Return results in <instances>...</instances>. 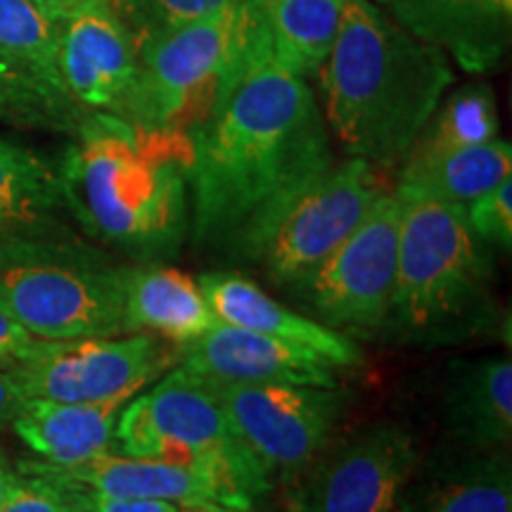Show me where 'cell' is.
Segmentation results:
<instances>
[{"label": "cell", "instance_id": "obj_1", "mask_svg": "<svg viewBox=\"0 0 512 512\" xmlns=\"http://www.w3.org/2000/svg\"><path fill=\"white\" fill-rule=\"evenodd\" d=\"M332 164L316 95L275 60L261 29L238 86L192 136V240L252 259L275 216Z\"/></svg>", "mask_w": 512, "mask_h": 512}, {"label": "cell", "instance_id": "obj_2", "mask_svg": "<svg viewBox=\"0 0 512 512\" xmlns=\"http://www.w3.org/2000/svg\"><path fill=\"white\" fill-rule=\"evenodd\" d=\"M60 174L64 207L88 233L138 261H162L190 233L192 138L88 112Z\"/></svg>", "mask_w": 512, "mask_h": 512}, {"label": "cell", "instance_id": "obj_3", "mask_svg": "<svg viewBox=\"0 0 512 512\" xmlns=\"http://www.w3.org/2000/svg\"><path fill=\"white\" fill-rule=\"evenodd\" d=\"M318 79L325 124L344 152L387 171L411 152L453 69L375 0H349Z\"/></svg>", "mask_w": 512, "mask_h": 512}, {"label": "cell", "instance_id": "obj_4", "mask_svg": "<svg viewBox=\"0 0 512 512\" xmlns=\"http://www.w3.org/2000/svg\"><path fill=\"white\" fill-rule=\"evenodd\" d=\"M394 192L401 204L399 264L382 332L427 349L484 335L498 316L491 247L470 228L463 204Z\"/></svg>", "mask_w": 512, "mask_h": 512}, {"label": "cell", "instance_id": "obj_5", "mask_svg": "<svg viewBox=\"0 0 512 512\" xmlns=\"http://www.w3.org/2000/svg\"><path fill=\"white\" fill-rule=\"evenodd\" d=\"M259 31L252 0H235L147 43L138 50V76L119 117L192 138L238 86Z\"/></svg>", "mask_w": 512, "mask_h": 512}, {"label": "cell", "instance_id": "obj_6", "mask_svg": "<svg viewBox=\"0 0 512 512\" xmlns=\"http://www.w3.org/2000/svg\"><path fill=\"white\" fill-rule=\"evenodd\" d=\"M0 306L50 342L126 335V266L34 235L0 240Z\"/></svg>", "mask_w": 512, "mask_h": 512}, {"label": "cell", "instance_id": "obj_7", "mask_svg": "<svg viewBox=\"0 0 512 512\" xmlns=\"http://www.w3.org/2000/svg\"><path fill=\"white\" fill-rule=\"evenodd\" d=\"M114 451L209 472L247 508L273 484L235 434L209 382L183 363L126 401Z\"/></svg>", "mask_w": 512, "mask_h": 512}, {"label": "cell", "instance_id": "obj_8", "mask_svg": "<svg viewBox=\"0 0 512 512\" xmlns=\"http://www.w3.org/2000/svg\"><path fill=\"white\" fill-rule=\"evenodd\" d=\"M181 361L178 344L152 332H126L62 342L41 339L12 373L27 399L110 403L133 399Z\"/></svg>", "mask_w": 512, "mask_h": 512}, {"label": "cell", "instance_id": "obj_9", "mask_svg": "<svg viewBox=\"0 0 512 512\" xmlns=\"http://www.w3.org/2000/svg\"><path fill=\"white\" fill-rule=\"evenodd\" d=\"M380 192L375 166L354 157L332 164L275 216L252 261L264 266L271 283L297 290L349 238Z\"/></svg>", "mask_w": 512, "mask_h": 512}, {"label": "cell", "instance_id": "obj_10", "mask_svg": "<svg viewBox=\"0 0 512 512\" xmlns=\"http://www.w3.org/2000/svg\"><path fill=\"white\" fill-rule=\"evenodd\" d=\"M399 228V197L384 190L349 238L297 287L320 323L342 335H380L394 297Z\"/></svg>", "mask_w": 512, "mask_h": 512}, {"label": "cell", "instance_id": "obj_11", "mask_svg": "<svg viewBox=\"0 0 512 512\" xmlns=\"http://www.w3.org/2000/svg\"><path fill=\"white\" fill-rule=\"evenodd\" d=\"M207 382L271 482L275 477L290 482L328 448L349 403V394L339 387Z\"/></svg>", "mask_w": 512, "mask_h": 512}, {"label": "cell", "instance_id": "obj_12", "mask_svg": "<svg viewBox=\"0 0 512 512\" xmlns=\"http://www.w3.org/2000/svg\"><path fill=\"white\" fill-rule=\"evenodd\" d=\"M418 465L413 434L382 422L325 448L290 479V512H396L403 486Z\"/></svg>", "mask_w": 512, "mask_h": 512}, {"label": "cell", "instance_id": "obj_13", "mask_svg": "<svg viewBox=\"0 0 512 512\" xmlns=\"http://www.w3.org/2000/svg\"><path fill=\"white\" fill-rule=\"evenodd\" d=\"M57 22V64L86 112H124L138 76V50L110 0H76Z\"/></svg>", "mask_w": 512, "mask_h": 512}, {"label": "cell", "instance_id": "obj_14", "mask_svg": "<svg viewBox=\"0 0 512 512\" xmlns=\"http://www.w3.org/2000/svg\"><path fill=\"white\" fill-rule=\"evenodd\" d=\"M17 467L55 486H74V489H88L105 496L157 498V501L178 505L221 503L247 508L226 484L209 472L166 463L162 458H140L107 451L76 465H50L43 460H29Z\"/></svg>", "mask_w": 512, "mask_h": 512}, {"label": "cell", "instance_id": "obj_15", "mask_svg": "<svg viewBox=\"0 0 512 512\" xmlns=\"http://www.w3.org/2000/svg\"><path fill=\"white\" fill-rule=\"evenodd\" d=\"M183 366L216 382L339 387L335 366L309 349L219 323L181 347Z\"/></svg>", "mask_w": 512, "mask_h": 512}, {"label": "cell", "instance_id": "obj_16", "mask_svg": "<svg viewBox=\"0 0 512 512\" xmlns=\"http://www.w3.org/2000/svg\"><path fill=\"white\" fill-rule=\"evenodd\" d=\"M403 29L451 57L470 74L503 62L510 41L512 0H375Z\"/></svg>", "mask_w": 512, "mask_h": 512}, {"label": "cell", "instance_id": "obj_17", "mask_svg": "<svg viewBox=\"0 0 512 512\" xmlns=\"http://www.w3.org/2000/svg\"><path fill=\"white\" fill-rule=\"evenodd\" d=\"M200 287L214 316L221 323L261 332L292 347L309 349L335 368H354L361 363V349L349 335L328 328L320 320L297 313L261 290L247 275L214 271L200 275Z\"/></svg>", "mask_w": 512, "mask_h": 512}, {"label": "cell", "instance_id": "obj_18", "mask_svg": "<svg viewBox=\"0 0 512 512\" xmlns=\"http://www.w3.org/2000/svg\"><path fill=\"white\" fill-rule=\"evenodd\" d=\"M444 425L463 451L508 453L512 441L510 356L458 358L448 366Z\"/></svg>", "mask_w": 512, "mask_h": 512}, {"label": "cell", "instance_id": "obj_19", "mask_svg": "<svg viewBox=\"0 0 512 512\" xmlns=\"http://www.w3.org/2000/svg\"><path fill=\"white\" fill-rule=\"evenodd\" d=\"M126 320L128 332H152L178 347L221 323L200 280L162 261L126 266Z\"/></svg>", "mask_w": 512, "mask_h": 512}, {"label": "cell", "instance_id": "obj_20", "mask_svg": "<svg viewBox=\"0 0 512 512\" xmlns=\"http://www.w3.org/2000/svg\"><path fill=\"white\" fill-rule=\"evenodd\" d=\"M124 406L126 401L24 399L10 427L43 463L76 465L114 451V432Z\"/></svg>", "mask_w": 512, "mask_h": 512}, {"label": "cell", "instance_id": "obj_21", "mask_svg": "<svg viewBox=\"0 0 512 512\" xmlns=\"http://www.w3.org/2000/svg\"><path fill=\"white\" fill-rule=\"evenodd\" d=\"M399 512H512L508 453L463 451L403 486Z\"/></svg>", "mask_w": 512, "mask_h": 512}, {"label": "cell", "instance_id": "obj_22", "mask_svg": "<svg viewBox=\"0 0 512 512\" xmlns=\"http://www.w3.org/2000/svg\"><path fill=\"white\" fill-rule=\"evenodd\" d=\"M510 176L512 147L508 140L494 138L434 157H406L396 188L465 207Z\"/></svg>", "mask_w": 512, "mask_h": 512}, {"label": "cell", "instance_id": "obj_23", "mask_svg": "<svg viewBox=\"0 0 512 512\" xmlns=\"http://www.w3.org/2000/svg\"><path fill=\"white\" fill-rule=\"evenodd\" d=\"M275 60L297 76L318 74L349 0H252Z\"/></svg>", "mask_w": 512, "mask_h": 512}, {"label": "cell", "instance_id": "obj_24", "mask_svg": "<svg viewBox=\"0 0 512 512\" xmlns=\"http://www.w3.org/2000/svg\"><path fill=\"white\" fill-rule=\"evenodd\" d=\"M62 207L60 174L36 152L0 136V240L36 235Z\"/></svg>", "mask_w": 512, "mask_h": 512}, {"label": "cell", "instance_id": "obj_25", "mask_svg": "<svg viewBox=\"0 0 512 512\" xmlns=\"http://www.w3.org/2000/svg\"><path fill=\"white\" fill-rule=\"evenodd\" d=\"M86 114L64 88L0 55V124L74 136Z\"/></svg>", "mask_w": 512, "mask_h": 512}, {"label": "cell", "instance_id": "obj_26", "mask_svg": "<svg viewBox=\"0 0 512 512\" xmlns=\"http://www.w3.org/2000/svg\"><path fill=\"white\" fill-rule=\"evenodd\" d=\"M498 138V107L486 83H467L446 98L427 119L406 157H434Z\"/></svg>", "mask_w": 512, "mask_h": 512}, {"label": "cell", "instance_id": "obj_27", "mask_svg": "<svg viewBox=\"0 0 512 512\" xmlns=\"http://www.w3.org/2000/svg\"><path fill=\"white\" fill-rule=\"evenodd\" d=\"M0 55L64 88L57 64V22L38 0H0Z\"/></svg>", "mask_w": 512, "mask_h": 512}, {"label": "cell", "instance_id": "obj_28", "mask_svg": "<svg viewBox=\"0 0 512 512\" xmlns=\"http://www.w3.org/2000/svg\"><path fill=\"white\" fill-rule=\"evenodd\" d=\"M230 3L235 0H110L136 50L197 19L214 15Z\"/></svg>", "mask_w": 512, "mask_h": 512}, {"label": "cell", "instance_id": "obj_29", "mask_svg": "<svg viewBox=\"0 0 512 512\" xmlns=\"http://www.w3.org/2000/svg\"><path fill=\"white\" fill-rule=\"evenodd\" d=\"M470 228L484 245L510 254L512 249V176L505 178L477 200L465 204Z\"/></svg>", "mask_w": 512, "mask_h": 512}, {"label": "cell", "instance_id": "obj_30", "mask_svg": "<svg viewBox=\"0 0 512 512\" xmlns=\"http://www.w3.org/2000/svg\"><path fill=\"white\" fill-rule=\"evenodd\" d=\"M3 512H76V508L46 479L17 467L15 486Z\"/></svg>", "mask_w": 512, "mask_h": 512}, {"label": "cell", "instance_id": "obj_31", "mask_svg": "<svg viewBox=\"0 0 512 512\" xmlns=\"http://www.w3.org/2000/svg\"><path fill=\"white\" fill-rule=\"evenodd\" d=\"M55 489H60L62 496L79 512H183V505L157 501V498H117L88 489H74V486H55Z\"/></svg>", "mask_w": 512, "mask_h": 512}, {"label": "cell", "instance_id": "obj_32", "mask_svg": "<svg viewBox=\"0 0 512 512\" xmlns=\"http://www.w3.org/2000/svg\"><path fill=\"white\" fill-rule=\"evenodd\" d=\"M41 344V339L31 335L0 306V366L12 368L19 361L34 354V349Z\"/></svg>", "mask_w": 512, "mask_h": 512}, {"label": "cell", "instance_id": "obj_33", "mask_svg": "<svg viewBox=\"0 0 512 512\" xmlns=\"http://www.w3.org/2000/svg\"><path fill=\"white\" fill-rule=\"evenodd\" d=\"M24 399H27V396L19 389L12 368L0 366V430L12 425V420H15L19 408H22Z\"/></svg>", "mask_w": 512, "mask_h": 512}, {"label": "cell", "instance_id": "obj_34", "mask_svg": "<svg viewBox=\"0 0 512 512\" xmlns=\"http://www.w3.org/2000/svg\"><path fill=\"white\" fill-rule=\"evenodd\" d=\"M15 479H17V467H12L8 463V458L3 456V451H0V512H3L5 503H8L12 486H15Z\"/></svg>", "mask_w": 512, "mask_h": 512}, {"label": "cell", "instance_id": "obj_35", "mask_svg": "<svg viewBox=\"0 0 512 512\" xmlns=\"http://www.w3.org/2000/svg\"><path fill=\"white\" fill-rule=\"evenodd\" d=\"M183 512H252V510L233 508V505H221V503H200V505H183Z\"/></svg>", "mask_w": 512, "mask_h": 512}, {"label": "cell", "instance_id": "obj_36", "mask_svg": "<svg viewBox=\"0 0 512 512\" xmlns=\"http://www.w3.org/2000/svg\"><path fill=\"white\" fill-rule=\"evenodd\" d=\"M74 3H76V0H41V5H43V8H46V12L53 19L64 15V12L72 8Z\"/></svg>", "mask_w": 512, "mask_h": 512}, {"label": "cell", "instance_id": "obj_37", "mask_svg": "<svg viewBox=\"0 0 512 512\" xmlns=\"http://www.w3.org/2000/svg\"><path fill=\"white\" fill-rule=\"evenodd\" d=\"M38 3H41V0H38Z\"/></svg>", "mask_w": 512, "mask_h": 512}, {"label": "cell", "instance_id": "obj_38", "mask_svg": "<svg viewBox=\"0 0 512 512\" xmlns=\"http://www.w3.org/2000/svg\"><path fill=\"white\" fill-rule=\"evenodd\" d=\"M76 512H79V510H76Z\"/></svg>", "mask_w": 512, "mask_h": 512}]
</instances>
